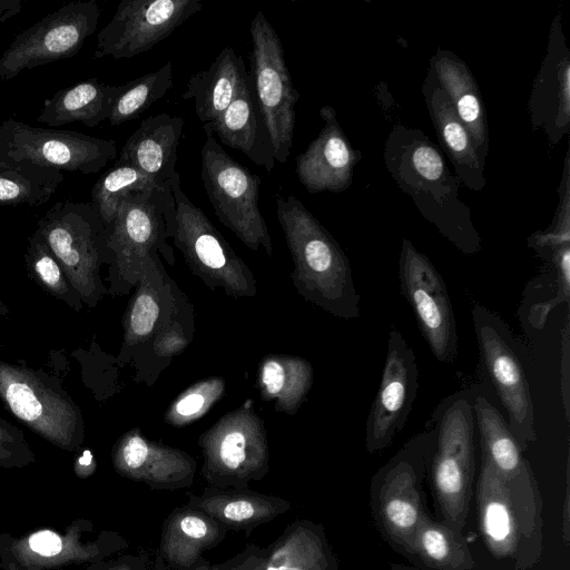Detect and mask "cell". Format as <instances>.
Wrapping results in <instances>:
<instances>
[{
  "label": "cell",
  "mask_w": 570,
  "mask_h": 570,
  "mask_svg": "<svg viewBox=\"0 0 570 570\" xmlns=\"http://www.w3.org/2000/svg\"><path fill=\"white\" fill-rule=\"evenodd\" d=\"M100 13L95 0H75L22 30L0 58V79L75 56L95 33Z\"/></svg>",
  "instance_id": "obj_16"
},
{
  "label": "cell",
  "mask_w": 570,
  "mask_h": 570,
  "mask_svg": "<svg viewBox=\"0 0 570 570\" xmlns=\"http://www.w3.org/2000/svg\"><path fill=\"white\" fill-rule=\"evenodd\" d=\"M313 384V367L302 357L269 354L258 365L257 385L263 400L277 412L294 415L305 402Z\"/></svg>",
  "instance_id": "obj_33"
},
{
  "label": "cell",
  "mask_w": 570,
  "mask_h": 570,
  "mask_svg": "<svg viewBox=\"0 0 570 570\" xmlns=\"http://www.w3.org/2000/svg\"><path fill=\"white\" fill-rule=\"evenodd\" d=\"M252 51L250 70L254 92L267 127L275 160L287 161L294 137L295 106L299 92L295 89L279 36L263 11L249 26Z\"/></svg>",
  "instance_id": "obj_13"
},
{
  "label": "cell",
  "mask_w": 570,
  "mask_h": 570,
  "mask_svg": "<svg viewBox=\"0 0 570 570\" xmlns=\"http://www.w3.org/2000/svg\"><path fill=\"white\" fill-rule=\"evenodd\" d=\"M116 157V141L111 139L32 127L13 118L0 124V163L96 174Z\"/></svg>",
  "instance_id": "obj_15"
},
{
  "label": "cell",
  "mask_w": 570,
  "mask_h": 570,
  "mask_svg": "<svg viewBox=\"0 0 570 570\" xmlns=\"http://www.w3.org/2000/svg\"><path fill=\"white\" fill-rule=\"evenodd\" d=\"M174 85L173 63L168 61L156 71L120 85V94L108 121L119 126L138 118L153 104L160 100Z\"/></svg>",
  "instance_id": "obj_38"
},
{
  "label": "cell",
  "mask_w": 570,
  "mask_h": 570,
  "mask_svg": "<svg viewBox=\"0 0 570 570\" xmlns=\"http://www.w3.org/2000/svg\"><path fill=\"white\" fill-rule=\"evenodd\" d=\"M475 425L480 434L481 454L504 479H513L531 471L507 420L483 395L473 397Z\"/></svg>",
  "instance_id": "obj_34"
},
{
  "label": "cell",
  "mask_w": 570,
  "mask_h": 570,
  "mask_svg": "<svg viewBox=\"0 0 570 570\" xmlns=\"http://www.w3.org/2000/svg\"><path fill=\"white\" fill-rule=\"evenodd\" d=\"M480 358L508 414V426L524 452L537 441L530 385L507 324L475 304L471 311Z\"/></svg>",
  "instance_id": "obj_14"
},
{
  "label": "cell",
  "mask_w": 570,
  "mask_h": 570,
  "mask_svg": "<svg viewBox=\"0 0 570 570\" xmlns=\"http://www.w3.org/2000/svg\"><path fill=\"white\" fill-rule=\"evenodd\" d=\"M0 399L18 420L52 445L68 452L80 450L85 439L81 411L55 377L0 360Z\"/></svg>",
  "instance_id": "obj_9"
},
{
  "label": "cell",
  "mask_w": 570,
  "mask_h": 570,
  "mask_svg": "<svg viewBox=\"0 0 570 570\" xmlns=\"http://www.w3.org/2000/svg\"><path fill=\"white\" fill-rule=\"evenodd\" d=\"M90 519H73L62 531L43 528L13 535L0 533L2 570H57L71 564H91L128 549L117 531L94 534Z\"/></svg>",
  "instance_id": "obj_12"
},
{
  "label": "cell",
  "mask_w": 570,
  "mask_h": 570,
  "mask_svg": "<svg viewBox=\"0 0 570 570\" xmlns=\"http://www.w3.org/2000/svg\"><path fill=\"white\" fill-rule=\"evenodd\" d=\"M21 0H0V24L21 11Z\"/></svg>",
  "instance_id": "obj_47"
},
{
  "label": "cell",
  "mask_w": 570,
  "mask_h": 570,
  "mask_svg": "<svg viewBox=\"0 0 570 570\" xmlns=\"http://www.w3.org/2000/svg\"><path fill=\"white\" fill-rule=\"evenodd\" d=\"M247 75L243 57L232 47H225L209 68L188 79L181 98L194 101L196 115L203 125L212 122L237 96Z\"/></svg>",
  "instance_id": "obj_31"
},
{
  "label": "cell",
  "mask_w": 570,
  "mask_h": 570,
  "mask_svg": "<svg viewBox=\"0 0 570 570\" xmlns=\"http://www.w3.org/2000/svg\"><path fill=\"white\" fill-rule=\"evenodd\" d=\"M7 313H8V308L4 305V303L2 302L1 296H0V315H6Z\"/></svg>",
  "instance_id": "obj_51"
},
{
  "label": "cell",
  "mask_w": 570,
  "mask_h": 570,
  "mask_svg": "<svg viewBox=\"0 0 570 570\" xmlns=\"http://www.w3.org/2000/svg\"><path fill=\"white\" fill-rule=\"evenodd\" d=\"M422 88L438 139L442 150L454 166L456 179L469 189L481 190L485 186L484 164L471 135L458 118L431 69Z\"/></svg>",
  "instance_id": "obj_29"
},
{
  "label": "cell",
  "mask_w": 570,
  "mask_h": 570,
  "mask_svg": "<svg viewBox=\"0 0 570 570\" xmlns=\"http://www.w3.org/2000/svg\"><path fill=\"white\" fill-rule=\"evenodd\" d=\"M26 263L36 281L53 297L75 311L85 306L66 272L50 248L35 230L29 237Z\"/></svg>",
  "instance_id": "obj_40"
},
{
  "label": "cell",
  "mask_w": 570,
  "mask_h": 570,
  "mask_svg": "<svg viewBox=\"0 0 570 570\" xmlns=\"http://www.w3.org/2000/svg\"><path fill=\"white\" fill-rule=\"evenodd\" d=\"M479 529L488 551L510 561L515 570H530L543 553V500L534 472L502 478L481 454L475 484Z\"/></svg>",
  "instance_id": "obj_3"
},
{
  "label": "cell",
  "mask_w": 570,
  "mask_h": 570,
  "mask_svg": "<svg viewBox=\"0 0 570 570\" xmlns=\"http://www.w3.org/2000/svg\"><path fill=\"white\" fill-rule=\"evenodd\" d=\"M414 558L435 570H473L475 560L462 535L426 514L414 538Z\"/></svg>",
  "instance_id": "obj_36"
},
{
  "label": "cell",
  "mask_w": 570,
  "mask_h": 570,
  "mask_svg": "<svg viewBox=\"0 0 570 570\" xmlns=\"http://www.w3.org/2000/svg\"><path fill=\"white\" fill-rule=\"evenodd\" d=\"M419 390V368L413 348L395 327L389 334L377 393L365 424V449L385 451L402 431Z\"/></svg>",
  "instance_id": "obj_19"
},
{
  "label": "cell",
  "mask_w": 570,
  "mask_h": 570,
  "mask_svg": "<svg viewBox=\"0 0 570 570\" xmlns=\"http://www.w3.org/2000/svg\"><path fill=\"white\" fill-rule=\"evenodd\" d=\"M200 178L214 213L252 250L273 254L272 237L258 207L262 178L235 160L215 136L205 131Z\"/></svg>",
  "instance_id": "obj_10"
},
{
  "label": "cell",
  "mask_w": 570,
  "mask_h": 570,
  "mask_svg": "<svg viewBox=\"0 0 570 570\" xmlns=\"http://www.w3.org/2000/svg\"><path fill=\"white\" fill-rule=\"evenodd\" d=\"M176 204L170 238L181 253L193 275L210 289H220L233 298H252L256 279L206 214L181 188L177 173L170 180Z\"/></svg>",
  "instance_id": "obj_8"
},
{
  "label": "cell",
  "mask_w": 570,
  "mask_h": 570,
  "mask_svg": "<svg viewBox=\"0 0 570 570\" xmlns=\"http://www.w3.org/2000/svg\"><path fill=\"white\" fill-rule=\"evenodd\" d=\"M36 462L23 432L0 416V468L19 469Z\"/></svg>",
  "instance_id": "obj_42"
},
{
  "label": "cell",
  "mask_w": 570,
  "mask_h": 570,
  "mask_svg": "<svg viewBox=\"0 0 570 570\" xmlns=\"http://www.w3.org/2000/svg\"><path fill=\"white\" fill-rule=\"evenodd\" d=\"M434 429L411 438L371 479L370 507L382 538L406 559L414 558L416 530L429 514L423 482L435 448Z\"/></svg>",
  "instance_id": "obj_5"
},
{
  "label": "cell",
  "mask_w": 570,
  "mask_h": 570,
  "mask_svg": "<svg viewBox=\"0 0 570 570\" xmlns=\"http://www.w3.org/2000/svg\"><path fill=\"white\" fill-rule=\"evenodd\" d=\"M430 69L484 164L489 154V131L482 96L472 73L454 53L442 49L431 58Z\"/></svg>",
  "instance_id": "obj_30"
},
{
  "label": "cell",
  "mask_w": 570,
  "mask_h": 570,
  "mask_svg": "<svg viewBox=\"0 0 570 570\" xmlns=\"http://www.w3.org/2000/svg\"><path fill=\"white\" fill-rule=\"evenodd\" d=\"M176 204L170 181L131 193L120 204L109 235L108 294L126 295L137 284L144 266L163 256L175 264L168 244Z\"/></svg>",
  "instance_id": "obj_6"
},
{
  "label": "cell",
  "mask_w": 570,
  "mask_h": 570,
  "mask_svg": "<svg viewBox=\"0 0 570 570\" xmlns=\"http://www.w3.org/2000/svg\"><path fill=\"white\" fill-rule=\"evenodd\" d=\"M111 462L119 475L158 491L189 488L197 469L195 459L187 452L153 442L138 428L116 441Z\"/></svg>",
  "instance_id": "obj_21"
},
{
  "label": "cell",
  "mask_w": 570,
  "mask_h": 570,
  "mask_svg": "<svg viewBox=\"0 0 570 570\" xmlns=\"http://www.w3.org/2000/svg\"><path fill=\"white\" fill-rule=\"evenodd\" d=\"M561 532L566 546L570 541V488H569V471L567 469V483L564 491V499L561 508Z\"/></svg>",
  "instance_id": "obj_46"
},
{
  "label": "cell",
  "mask_w": 570,
  "mask_h": 570,
  "mask_svg": "<svg viewBox=\"0 0 570 570\" xmlns=\"http://www.w3.org/2000/svg\"><path fill=\"white\" fill-rule=\"evenodd\" d=\"M237 558L239 570H338L323 524L307 519L289 523L266 548L247 546Z\"/></svg>",
  "instance_id": "obj_22"
},
{
  "label": "cell",
  "mask_w": 570,
  "mask_h": 570,
  "mask_svg": "<svg viewBox=\"0 0 570 570\" xmlns=\"http://www.w3.org/2000/svg\"><path fill=\"white\" fill-rule=\"evenodd\" d=\"M158 185L137 168L116 161L95 183L91 189V204L105 225L110 229L121 202L131 193L151 189Z\"/></svg>",
  "instance_id": "obj_39"
},
{
  "label": "cell",
  "mask_w": 570,
  "mask_h": 570,
  "mask_svg": "<svg viewBox=\"0 0 570 570\" xmlns=\"http://www.w3.org/2000/svg\"><path fill=\"white\" fill-rule=\"evenodd\" d=\"M185 121L158 114L145 118L121 148L118 163L128 164L157 184L169 183L176 171L177 147Z\"/></svg>",
  "instance_id": "obj_26"
},
{
  "label": "cell",
  "mask_w": 570,
  "mask_h": 570,
  "mask_svg": "<svg viewBox=\"0 0 570 570\" xmlns=\"http://www.w3.org/2000/svg\"><path fill=\"white\" fill-rule=\"evenodd\" d=\"M470 390L446 396L432 415L436 434L428 475L440 521L462 533L475 474V417Z\"/></svg>",
  "instance_id": "obj_4"
},
{
  "label": "cell",
  "mask_w": 570,
  "mask_h": 570,
  "mask_svg": "<svg viewBox=\"0 0 570 570\" xmlns=\"http://www.w3.org/2000/svg\"><path fill=\"white\" fill-rule=\"evenodd\" d=\"M384 160L400 188L444 237L463 254L481 250L470 212L458 197V179L422 131L395 126L385 144Z\"/></svg>",
  "instance_id": "obj_1"
},
{
  "label": "cell",
  "mask_w": 570,
  "mask_h": 570,
  "mask_svg": "<svg viewBox=\"0 0 570 570\" xmlns=\"http://www.w3.org/2000/svg\"><path fill=\"white\" fill-rule=\"evenodd\" d=\"M60 170L29 165L0 163V206H40L62 183Z\"/></svg>",
  "instance_id": "obj_37"
},
{
  "label": "cell",
  "mask_w": 570,
  "mask_h": 570,
  "mask_svg": "<svg viewBox=\"0 0 570 570\" xmlns=\"http://www.w3.org/2000/svg\"><path fill=\"white\" fill-rule=\"evenodd\" d=\"M276 215L291 252L298 294L335 317L360 316L350 262L331 233L294 195L276 197Z\"/></svg>",
  "instance_id": "obj_2"
},
{
  "label": "cell",
  "mask_w": 570,
  "mask_h": 570,
  "mask_svg": "<svg viewBox=\"0 0 570 570\" xmlns=\"http://www.w3.org/2000/svg\"><path fill=\"white\" fill-rule=\"evenodd\" d=\"M202 8L200 0H122L98 33L94 57L128 59L149 51Z\"/></svg>",
  "instance_id": "obj_18"
},
{
  "label": "cell",
  "mask_w": 570,
  "mask_h": 570,
  "mask_svg": "<svg viewBox=\"0 0 570 570\" xmlns=\"http://www.w3.org/2000/svg\"><path fill=\"white\" fill-rule=\"evenodd\" d=\"M120 86L101 83L97 78L82 80L47 98L37 121L50 127L81 122L96 127L111 115Z\"/></svg>",
  "instance_id": "obj_32"
},
{
  "label": "cell",
  "mask_w": 570,
  "mask_h": 570,
  "mask_svg": "<svg viewBox=\"0 0 570 570\" xmlns=\"http://www.w3.org/2000/svg\"><path fill=\"white\" fill-rule=\"evenodd\" d=\"M36 232L63 267L83 305L94 308L108 294L101 267L109 265L110 229L91 203L58 202Z\"/></svg>",
  "instance_id": "obj_7"
},
{
  "label": "cell",
  "mask_w": 570,
  "mask_h": 570,
  "mask_svg": "<svg viewBox=\"0 0 570 570\" xmlns=\"http://www.w3.org/2000/svg\"><path fill=\"white\" fill-rule=\"evenodd\" d=\"M223 377L212 376L198 381L185 390L164 414L166 423L174 426L188 425L205 415L225 394Z\"/></svg>",
  "instance_id": "obj_41"
},
{
  "label": "cell",
  "mask_w": 570,
  "mask_h": 570,
  "mask_svg": "<svg viewBox=\"0 0 570 570\" xmlns=\"http://www.w3.org/2000/svg\"><path fill=\"white\" fill-rule=\"evenodd\" d=\"M208 487L246 489L269 471V449L264 421L247 400L226 413L198 438Z\"/></svg>",
  "instance_id": "obj_11"
},
{
  "label": "cell",
  "mask_w": 570,
  "mask_h": 570,
  "mask_svg": "<svg viewBox=\"0 0 570 570\" xmlns=\"http://www.w3.org/2000/svg\"><path fill=\"white\" fill-rule=\"evenodd\" d=\"M85 570H149V561L144 554L118 553L88 564Z\"/></svg>",
  "instance_id": "obj_43"
},
{
  "label": "cell",
  "mask_w": 570,
  "mask_h": 570,
  "mask_svg": "<svg viewBox=\"0 0 570 570\" xmlns=\"http://www.w3.org/2000/svg\"><path fill=\"white\" fill-rule=\"evenodd\" d=\"M194 331V307L187 301L171 323L130 360L129 364L136 372L135 380L153 385L173 358L185 351L193 340Z\"/></svg>",
  "instance_id": "obj_35"
},
{
  "label": "cell",
  "mask_w": 570,
  "mask_h": 570,
  "mask_svg": "<svg viewBox=\"0 0 570 570\" xmlns=\"http://www.w3.org/2000/svg\"><path fill=\"white\" fill-rule=\"evenodd\" d=\"M399 281L433 356L442 363L454 364L458 332L448 287L429 257L406 238L400 253Z\"/></svg>",
  "instance_id": "obj_17"
},
{
  "label": "cell",
  "mask_w": 570,
  "mask_h": 570,
  "mask_svg": "<svg viewBox=\"0 0 570 570\" xmlns=\"http://www.w3.org/2000/svg\"><path fill=\"white\" fill-rule=\"evenodd\" d=\"M391 570H416V569L404 566V564L393 563V564H391Z\"/></svg>",
  "instance_id": "obj_50"
},
{
  "label": "cell",
  "mask_w": 570,
  "mask_h": 570,
  "mask_svg": "<svg viewBox=\"0 0 570 570\" xmlns=\"http://www.w3.org/2000/svg\"><path fill=\"white\" fill-rule=\"evenodd\" d=\"M203 511L228 531H244L246 537L291 510L289 501L256 491L235 488L207 487L199 495L188 494L185 503Z\"/></svg>",
  "instance_id": "obj_27"
},
{
  "label": "cell",
  "mask_w": 570,
  "mask_h": 570,
  "mask_svg": "<svg viewBox=\"0 0 570 570\" xmlns=\"http://www.w3.org/2000/svg\"><path fill=\"white\" fill-rule=\"evenodd\" d=\"M320 116L324 125L306 150L296 157L295 171L299 183L312 194L343 191L352 183L360 155L352 148L333 107H322Z\"/></svg>",
  "instance_id": "obj_23"
},
{
  "label": "cell",
  "mask_w": 570,
  "mask_h": 570,
  "mask_svg": "<svg viewBox=\"0 0 570 570\" xmlns=\"http://www.w3.org/2000/svg\"><path fill=\"white\" fill-rule=\"evenodd\" d=\"M203 129L216 135L222 144L239 150L266 171L274 169V148L249 73L230 105L217 119L204 124Z\"/></svg>",
  "instance_id": "obj_25"
},
{
  "label": "cell",
  "mask_w": 570,
  "mask_h": 570,
  "mask_svg": "<svg viewBox=\"0 0 570 570\" xmlns=\"http://www.w3.org/2000/svg\"><path fill=\"white\" fill-rule=\"evenodd\" d=\"M97 470V461L90 449L82 450L76 458L72 471L78 479H87Z\"/></svg>",
  "instance_id": "obj_45"
},
{
  "label": "cell",
  "mask_w": 570,
  "mask_h": 570,
  "mask_svg": "<svg viewBox=\"0 0 570 570\" xmlns=\"http://www.w3.org/2000/svg\"><path fill=\"white\" fill-rule=\"evenodd\" d=\"M122 317L124 338L117 356L120 365L132 356L176 317L188 301L167 274L160 257L150 259L135 286Z\"/></svg>",
  "instance_id": "obj_20"
},
{
  "label": "cell",
  "mask_w": 570,
  "mask_h": 570,
  "mask_svg": "<svg viewBox=\"0 0 570 570\" xmlns=\"http://www.w3.org/2000/svg\"><path fill=\"white\" fill-rule=\"evenodd\" d=\"M562 36L554 27L529 105L533 126L552 144L568 134L570 124V58Z\"/></svg>",
  "instance_id": "obj_24"
},
{
  "label": "cell",
  "mask_w": 570,
  "mask_h": 570,
  "mask_svg": "<svg viewBox=\"0 0 570 570\" xmlns=\"http://www.w3.org/2000/svg\"><path fill=\"white\" fill-rule=\"evenodd\" d=\"M561 395L566 420L569 422V320L562 330Z\"/></svg>",
  "instance_id": "obj_44"
},
{
  "label": "cell",
  "mask_w": 570,
  "mask_h": 570,
  "mask_svg": "<svg viewBox=\"0 0 570 570\" xmlns=\"http://www.w3.org/2000/svg\"><path fill=\"white\" fill-rule=\"evenodd\" d=\"M227 532L203 511L184 504L166 518L158 554L169 570H193L207 562L203 553L218 546Z\"/></svg>",
  "instance_id": "obj_28"
},
{
  "label": "cell",
  "mask_w": 570,
  "mask_h": 570,
  "mask_svg": "<svg viewBox=\"0 0 570 570\" xmlns=\"http://www.w3.org/2000/svg\"><path fill=\"white\" fill-rule=\"evenodd\" d=\"M193 570H239L238 558L237 556H235L228 561L216 564H209V562L207 561Z\"/></svg>",
  "instance_id": "obj_48"
},
{
  "label": "cell",
  "mask_w": 570,
  "mask_h": 570,
  "mask_svg": "<svg viewBox=\"0 0 570 570\" xmlns=\"http://www.w3.org/2000/svg\"><path fill=\"white\" fill-rule=\"evenodd\" d=\"M154 570H169L158 553L155 559Z\"/></svg>",
  "instance_id": "obj_49"
}]
</instances>
